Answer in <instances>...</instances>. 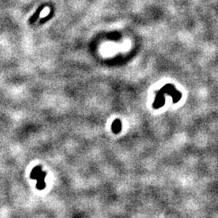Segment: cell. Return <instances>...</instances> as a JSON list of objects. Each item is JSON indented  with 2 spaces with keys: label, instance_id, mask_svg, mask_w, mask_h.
<instances>
[{
  "label": "cell",
  "instance_id": "2",
  "mask_svg": "<svg viewBox=\"0 0 218 218\" xmlns=\"http://www.w3.org/2000/svg\"><path fill=\"white\" fill-rule=\"evenodd\" d=\"M112 129L114 133H119L121 130V122L119 119L114 120V122L112 123Z\"/></svg>",
  "mask_w": 218,
  "mask_h": 218
},
{
  "label": "cell",
  "instance_id": "1",
  "mask_svg": "<svg viewBox=\"0 0 218 218\" xmlns=\"http://www.w3.org/2000/svg\"><path fill=\"white\" fill-rule=\"evenodd\" d=\"M45 176H46V172L42 171L41 166H37L34 167L30 175L31 179L37 180V188L39 190H42L45 188Z\"/></svg>",
  "mask_w": 218,
  "mask_h": 218
}]
</instances>
